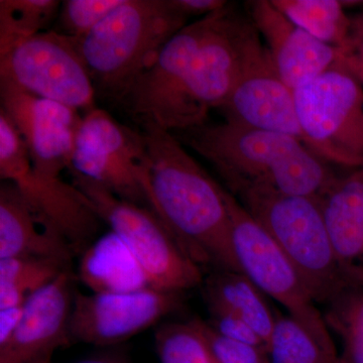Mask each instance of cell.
<instances>
[{"mask_svg":"<svg viewBox=\"0 0 363 363\" xmlns=\"http://www.w3.org/2000/svg\"><path fill=\"white\" fill-rule=\"evenodd\" d=\"M294 98L308 149L325 162L363 169V86L342 57Z\"/></svg>","mask_w":363,"mask_h":363,"instance_id":"cell-6","label":"cell"},{"mask_svg":"<svg viewBox=\"0 0 363 363\" xmlns=\"http://www.w3.org/2000/svg\"><path fill=\"white\" fill-rule=\"evenodd\" d=\"M69 172L100 220L106 222L130 250L150 288L183 293L202 286V267L184 252L152 210L121 199L99 184Z\"/></svg>","mask_w":363,"mask_h":363,"instance_id":"cell-5","label":"cell"},{"mask_svg":"<svg viewBox=\"0 0 363 363\" xmlns=\"http://www.w3.org/2000/svg\"><path fill=\"white\" fill-rule=\"evenodd\" d=\"M147 149V199L196 264L238 271L230 238L227 191L196 162L173 133L142 126Z\"/></svg>","mask_w":363,"mask_h":363,"instance_id":"cell-1","label":"cell"},{"mask_svg":"<svg viewBox=\"0 0 363 363\" xmlns=\"http://www.w3.org/2000/svg\"><path fill=\"white\" fill-rule=\"evenodd\" d=\"M179 140L213 164L228 187L322 198L337 180L327 162L293 136L231 121L183 131Z\"/></svg>","mask_w":363,"mask_h":363,"instance_id":"cell-2","label":"cell"},{"mask_svg":"<svg viewBox=\"0 0 363 363\" xmlns=\"http://www.w3.org/2000/svg\"><path fill=\"white\" fill-rule=\"evenodd\" d=\"M342 61L363 86V33L355 30L353 26L350 44L343 49Z\"/></svg>","mask_w":363,"mask_h":363,"instance_id":"cell-31","label":"cell"},{"mask_svg":"<svg viewBox=\"0 0 363 363\" xmlns=\"http://www.w3.org/2000/svg\"><path fill=\"white\" fill-rule=\"evenodd\" d=\"M321 200L341 271L363 288V169L338 177Z\"/></svg>","mask_w":363,"mask_h":363,"instance_id":"cell-19","label":"cell"},{"mask_svg":"<svg viewBox=\"0 0 363 363\" xmlns=\"http://www.w3.org/2000/svg\"><path fill=\"white\" fill-rule=\"evenodd\" d=\"M171 4L179 13L187 18L190 16L203 18L220 11L229 4L224 0H171Z\"/></svg>","mask_w":363,"mask_h":363,"instance_id":"cell-32","label":"cell"},{"mask_svg":"<svg viewBox=\"0 0 363 363\" xmlns=\"http://www.w3.org/2000/svg\"><path fill=\"white\" fill-rule=\"evenodd\" d=\"M233 193L292 262L315 302L327 304L353 286L339 266L321 198L259 187H242Z\"/></svg>","mask_w":363,"mask_h":363,"instance_id":"cell-4","label":"cell"},{"mask_svg":"<svg viewBox=\"0 0 363 363\" xmlns=\"http://www.w3.org/2000/svg\"><path fill=\"white\" fill-rule=\"evenodd\" d=\"M69 269L70 264L44 257L0 259V309L25 304L30 296Z\"/></svg>","mask_w":363,"mask_h":363,"instance_id":"cell-23","label":"cell"},{"mask_svg":"<svg viewBox=\"0 0 363 363\" xmlns=\"http://www.w3.org/2000/svg\"><path fill=\"white\" fill-rule=\"evenodd\" d=\"M147 149L143 131L131 130L104 111L82 117L71 168L125 201L147 207Z\"/></svg>","mask_w":363,"mask_h":363,"instance_id":"cell-8","label":"cell"},{"mask_svg":"<svg viewBox=\"0 0 363 363\" xmlns=\"http://www.w3.org/2000/svg\"><path fill=\"white\" fill-rule=\"evenodd\" d=\"M226 7L184 26L130 86L119 104L140 126L180 133L182 102L191 69Z\"/></svg>","mask_w":363,"mask_h":363,"instance_id":"cell-11","label":"cell"},{"mask_svg":"<svg viewBox=\"0 0 363 363\" xmlns=\"http://www.w3.org/2000/svg\"><path fill=\"white\" fill-rule=\"evenodd\" d=\"M267 354L272 363H342L337 351L325 348L289 315L277 316Z\"/></svg>","mask_w":363,"mask_h":363,"instance_id":"cell-26","label":"cell"},{"mask_svg":"<svg viewBox=\"0 0 363 363\" xmlns=\"http://www.w3.org/2000/svg\"><path fill=\"white\" fill-rule=\"evenodd\" d=\"M124 0H65L58 16L59 30L67 37L84 38L121 6Z\"/></svg>","mask_w":363,"mask_h":363,"instance_id":"cell-28","label":"cell"},{"mask_svg":"<svg viewBox=\"0 0 363 363\" xmlns=\"http://www.w3.org/2000/svg\"><path fill=\"white\" fill-rule=\"evenodd\" d=\"M181 295L150 286L121 293L76 290L69 327L71 343L102 347L123 342L176 311Z\"/></svg>","mask_w":363,"mask_h":363,"instance_id":"cell-13","label":"cell"},{"mask_svg":"<svg viewBox=\"0 0 363 363\" xmlns=\"http://www.w3.org/2000/svg\"><path fill=\"white\" fill-rule=\"evenodd\" d=\"M1 111L18 131L33 169L48 178L61 179L71 168L76 135L82 117L58 102L35 96L0 80Z\"/></svg>","mask_w":363,"mask_h":363,"instance_id":"cell-14","label":"cell"},{"mask_svg":"<svg viewBox=\"0 0 363 363\" xmlns=\"http://www.w3.org/2000/svg\"><path fill=\"white\" fill-rule=\"evenodd\" d=\"M0 179L14 184L30 206L66 238L76 255L89 247L101 221L89 199L74 184L40 175L33 169L23 138L2 111Z\"/></svg>","mask_w":363,"mask_h":363,"instance_id":"cell-10","label":"cell"},{"mask_svg":"<svg viewBox=\"0 0 363 363\" xmlns=\"http://www.w3.org/2000/svg\"><path fill=\"white\" fill-rule=\"evenodd\" d=\"M80 276L94 293L130 292L150 286L135 257L113 233L84 252Z\"/></svg>","mask_w":363,"mask_h":363,"instance_id":"cell-21","label":"cell"},{"mask_svg":"<svg viewBox=\"0 0 363 363\" xmlns=\"http://www.w3.org/2000/svg\"><path fill=\"white\" fill-rule=\"evenodd\" d=\"M227 205L230 214L231 247L238 271L264 295L283 305L289 316L315 340L327 350L337 351L323 314L317 309V303L292 262L228 191Z\"/></svg>","mask_w":363,"mask_h":363,"instance_id":"cell-7","label":"cell"},{"mask_svg":"<svg viewBox=\"0 0 363 363\" xmlns=\"http://www.w3.org/2000/svg\"><path fill=\"white\" fill-rule=\"evenodd\" d=\"M70 243L26 201L14 184L0 185V259L44 257L71 264Z\"/></svg>","mask_w":363,"mask_h":363,"instance_id":"cell-18","label":"cell"},{"mask_svg":"<svg viewBox=\"0 0 363 363\" xmlns=\"http://www.w3.org/2000/svg\"><path fill=\"white\" fill-rule=\"evenodd\" d=\"M74 363H130L125 357L119 353H105L79 360Z\"/></svg>","mask_w":363,"mask_h":363,"instance_id":"cell-34","label":"cell"},{"mask_svg":"<svg viewBox=\"0 0 363 363\" xmlns=\"http://www.w3.org/2000/svg\"><path fill=\"white\" fill-rule=\"evenodd\" d=\"M220 109L227 121L293 136L307 147L294 91L279 77L260 35L248 52L240 80Z\"/></svg>","mask_w":363,"mask_h":363,"instance_id":"cell-15","label":"cell"},{"mask_svg":"<svg viewBox=\"0 0 363 363\" xmlns=\"http://www.w3.org/2000/svg\"><path fill=\"white\" fill-rule=\"evenodd\" d=\"M187 20L171 0H124L92 32L75 39L96 92L121 102Z\"/></svg>","mask_w":363,"mask_h":363,"instance_id":"cell-3","label":"cell"},{"mask_svg":"<svg viewBox=\"0 0 363 363\" xmlns=\"http://www.w3.org/2000/svg\"><path fill=\"white\" fill-rule=\"evenodd\" d=\"M286 18L325 44L345 49L352 38V18L338 0H271Z\"/></svg>","mask_w":363,"mask_h":363,"instance_id":"cell-22","label":"cell"},{"mask_svg":"<svg viewBox=\"0 0 363 363\" xmlns=\"http://www.w3.org/2000/svg\"><path fill=\"white\" fill-rule=\"evenodd\" d=\"M74 279L69 269L28 298L20 325L0 345V363H51L57 350L72 344Z\"/></svg>","mask_w":363,"mask_h":363,"instance_id":"cell-16","label":"cell"},{"mask_svg":"<svg viewBox=\"0 0 363 363\" xmlns=\"http://www.w3.org/2000/svg\"><path fill=\"white\" fill-rule=\"evenodd\" d=\"M58 0H1L0 1V55L42 33L57 13Z\"/></svg>","mask_w":363,"mask_h":363,"instance_id":"cell-24","label":"cell"},{"mask_svg":"<svg viewBox=\"0 0 363 363\" xmlns=\"http://www.w3.org/2000/svg\"><path fill=\"white\" fill-rule=\"evenodd\" d=\"M248 16L264 38L281 80L293 91L321 75L343 49L321 42L281 13L271 0L247 2Z\"/></svg>","mask_w":363,"mask_h":363,"instance_id":"cell-17","label":"cell"},{"mask_svg":"<svg viewBox=\"0 0 363 363\" xmlns=\"http://www.w3.org/2000/svg\"><path fill=\"white\" fill-rule=\"evenodd\" d=\"M326 305L325 323L341 340V362L363 363V288L350 286Z\"/></svg>","mask_w":363,"mask_h":363,"instance_id":"cell-25","label":"cell"},{"mask_svg":"<svg viewBox=\"0 0 363 363\" xmlns=\"http://www.w3.org/2000/svg\"><path fill=\"white\" fill-rule=\"evenodd\" d=\"M0 80L77 111L95 108L96 90L77 42L57 30L38 33L0 55Z\"/></svg>","mask_w":363,"mask_h":363,"instance_id":"cell-9","label":"cell"},{"mask_svg":"<svg viewBox=\"0 0 363 363\" xmlns=\"http://www.w3.org/2000/svg\"><path fill=\"white\" fill-rule=\"evenodd\" d=\"M25 304L0 309V345L6 343L18 328L23 318Z\"/></svg>","mask_w":363,"mask_h":363,"instance_id":"cell-33","label":"cell"},{"mask_svg":"<svg viewBox=\"0 0 363 363\" xmlns=\"http://www.w3.org/2000/svg\"><path fill=\"white\" fill-rule=\"evenodd\" d=\"M202 286L208 308H220L240 318L257 332L269 351L277 316L267 304L264 294L245 274L212 269Z\"/></svg>","mask_w":363,"mask_h":363,"instance_id":"cell-20","label":"cell"},{"mask_svg":"<svg viewBox=\"0 0 363 363\" xmlns=\"http://www.w3.org/2000/svg\"><path fill=\"white\" fill-rule=\"evenodd\" d=\"M208 309L211 317L207 323L215 331L218 332L224 337L255 346L267 353V347L264 340L240 318L220 308H208Z\"/></svg>","mask_w":363,"mask_h":363,"instance_id":"cell-30","label":"cell"},{"mask_svg":"<svg viewBox=\"0 0 363 363\" xmlns=\"http://www.w3.org/2000/svg\"><path fill=\"white\" fill-rule=\"evenodd\" d=\"M259 35L250 16L236 13L230 4L226 7L191 69L182 102L180 133L206 123L210 109H220L225 104Z\"/></svg>","mask_w":363,"mask_h":363,"instance_id":"cell-12","label":"cell"},{"mask_svg":"<svg viewBox=\"0 0 363 363\" xmlns=\"http://www.w3.org/2000/svg\"><path fill=\"white\" fill-rule=\"evenodd\" d=\"M155 343L160 363H218L196 319L161 325Z\"/></svg>","mask_w":363,"mask_h":363,"instance_id":"cell-27","label":"cell"},{"mask_svg":"<svg viewBox=\"0 0 363 363\" xmlns=\"http://www.w3.org/2000/svg\"><path fill=\"white\" fill-rule=\"evenodd\" d=\"M197 320L218 363H272L266 351L222 336L207 321Z\"/></svg>","mask_w":363,"mask_h":363,"instance_id":"cell-29","label":"cell"}]
</instances>
